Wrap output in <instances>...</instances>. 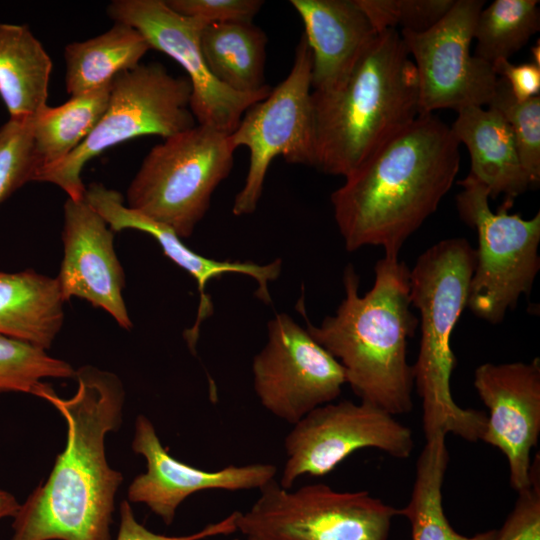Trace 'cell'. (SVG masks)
Here are the masks:
<instances>
[{
    "instance_id": "cell-1",
    "label": "cell",
    "mask_w": 540,
    "mask_h": 540,
    "mask_svg": "<svg viewBox=\"0 0 540 540\" xmlns=\"http://www.w3.org/2000/svg\"><path fill=\"white\" fill-rule=\"evenodd\" d=\"M74 378L72 397L51 386L40 397L64 417L66 446L47 480L20 504L10 540H111L123 477L108 465L104 442L121 425L125 391L117 375L94 366L80 367Z\"/></svg>"
},
{
    "instance_id": "cell-2",
    "label": "cell",
    "mask_w": 540,
    "mask_h": 540,
    "mask_svg": "<svg viewBox=\"0 0 540 540\" xmlns=\"http://www.w3.org/2000/svg\"><path fill=\"white\" fill-rule=\"evenodd\" d=\"M459 146L450 126L421 114L347 176L330 197L346 250L379 246L399 256L454 184Z\"/></svg>"
},
{
    "instance_id": "cell-3",
    "label": "cell",
    "mask_w": 540,
    "mask_h": 540,
    "mask_svg": "<svg viewBox=\"0 0 540 540\" xmlns=\"http://www.w3.org/2000/svg\"><path fill=\"white\" fill-rule=\"evenodd\" d=\"M374 273L372 288L361 296L359 276L349 264L343 274L345 297L319 326L308 319L303 299L296 308L312 338L340 363L354 394L396 416L413 408L407 346L419 319L410 307V269L399 256L384 255Z\"/></svg>"
},
{
    "instance_id": "cell-4",
    "label": "cell",
    "mask_w": 540,
    "mask_h": 540,
    "mask_svg": "<svg viewBox=\"0 0 540 540\" xmlns=\"http://www.w3.org/2000/svg\"><path fill=\"white\" fill-rule=\"evenodd\" d=\"M311 100L315 167L346 178L420 115L416 68L397 29L379 32L347 77Z\"/></svg>"
},
{
    "instance_id": "cell-5",
    "label": "cell",
    "mask_w": 540,
    "mask_h": 540,
    "mask_svg": "<svg viewBox=\"0 0 540 540\" xmlns=\"http://www.w3.org/2000/svg\"><path fill=\"white\" fill-rule=\"evenodd\" d=\"M475 265L476 250L465 238L453 237L429 247L410 269V301L421 331L412 367L425 439L440 432L476 442L485 432L487 414L457 405L450 386L456 365L451 335L467 307Z\"/></svg>"
},
{
    "instance_id": "cell-6",
    "label": "cell",
    "mask_w": 540,
    "mask_h": 540,
    "mask_svg": "<svg viewBox=\"0 0 540 540\" xmlns=\"http://www.w3.org/2000/svg\"><path fill=\"white\" fill-rule=\"evenodd\" d=\"M191 84L159 63L139 64L112 81L107 109L89 136L61 161L41 168L34 181L60 187L84 199L81 172L88 161L122 142L144 135L164 139L196 125L190 110Z\"/></svg>"
},
{
    "instance_id": "cell-7",
    "label": "cell",
    "mask_w": 540,
    "mask_h": 540,
    "mask_svg": "<svg viewBox=\"0 0 540 540\" xmlns=\"http://www.w3.org/2000/svg\"><path fill=\"white\" fill-rule=\"evenodd\" d=\"M234 151L229 135L207 125L168 137L145 156L126 205L188 238L231 173Z\"/></svg>"
},
{
    "instance_id": "cell-8",
    "label": "cell",
    "mask_w": 540,
    "mask_h": 540,
    "mask_svg": "<svg viewBox=\"0 0 540 540\" xmlns=\"http://www.w3.org/2000/svg\"><path fill=\"white\" fill-rule=\"evenodd\" d=\"M458 184L456 209L478 239L467 307L477 318L499 324L522 295L529 296L539 272L540 213L524 219L502 207L493 212L482 184L469 176Z\"/></svg>"
},
{
    "instance_id": "cell-9",
    "label": "cell",
    "mask_w": 540,
    "mask_h": 540,
    "mask_svg": "<svg viewBox=\"0 0 540 540\" xmlns=\"http://www.w3.org/2000/svg\"><path fill=\"white\" fill-rule=\"evenodd\" d=\"M237 531L258 540H389L398 509L368 491H337L324 483L285 489L275 479L259 489Z\"/></svg>"
},
{
    "instance_id": "cell-10",
    "label": "cell",
    "mask_w": 540,
    "mask_h": 540,
    "mask_svg": "<svg viewBox=\"0 0 540 540\" xmlns=\"http://www.w3.org/2000/svg\"><path fill=\"white\" fill-rule=\"evenodd\" d=\"M312 53L304 34L295 48L287 77L243 114L229 135L236 150L249 149V168L235 197V216L255 212L271 162L282 157L289 164L315 167V129L311 100Z\"/></svg>"
},
{
    "instance_id": "cell-11",
    "label": "cell",
    "mask_w": 540,
    "mask_h": 540,
    "mask_svg": "<svg viewBox=\"0 0 540 540\" xmlns=\"http://www.w3.org/2000/svg\"><path fill=\"white\" fill-rule=\"evenodd\" d=\"M483 0H455L450 10L423 32L400 35L417 72L419 111L488 106L498 76L488 62L472 55L471 43Z\"/></svg>"
},
{
    "instance_id": "cell-12",
    "label": "cell",
    "mask_w": 540,
    "mask_h": 540,
    "mask_svg": "<svg viewBox=\"0 0 540 540\" xmlns=\"http://www.w3.org/2000/svg\"><path fill=\"white\" fill-rule=\"evenodd\" d=\"M378 449L397 459L414 449L412 431L395 416L369 403L342 400L321 405L284 439L286 460L280 486L291 489L303 475L323 476L357 450Z\"/></svg>"
},
{
    "instance_id": "cell-13",
    "label": "cell",
    "mask_w": 540,
    "mask_h": 540,
    "mask_svg": "<svg viewBox=\"0 0 540 540\" xmlns=\"http://www.w3.org/2000/svg\"><path fill=\"white\" fill-rule=\"evenodd\" d=\"M254 392L275 417L294 425L333 402L346 384L340 363L288 314L267 324V342L253 357Z\"/></svg>"
},
{
    "instance_id": "cell-14",
    "label": "cell",
    "mask_w": 540,
    "mask_h": 540,
    "mask_svg": "<svg viewBox=\"0 0 540 540\" xmlns=\"http://www.w3.org/2000/svg\"><path fill=\"white\" fill-rule=\"evenodd\" d=\"M107 14L115 23L135 28L151 49L167 54L187 72L192 87L190 110L197 124L230 135L246 110L272 89L239 93L220 83L201 50L200 34L206 25L174 12L164 0H114Z\"/></svg>"
},
{
    "instance_id": "cell-15",
    "label": "cell",
    "mask_w": 540,
    "mask_h": 540,
    "mask_svg": "<svg viewBox=\"0 0 540 540\" xmlns=\"http://www.w3.org/2000/svg\"><path fill=\"white\" fill-rule=\"evenodd\" d=\"M473 385L489 413L481 441L498 448L517 492L531 483V451L540 434V359L479 365Z\"/></svg>"
},
{
    "instance_id": "cell-16",
    "label": "cell",
    "mask_w": 540,
    "mask_h": 540,
    "mask_svg": "<svg viewBox=\"0 0 540 540\" xmlns=\"http://www.w3.org/2000/svg\"><path fill=\"white\" fill-rule=\"evenodd\" d=\"M62 241L64 256L56 279L63 301L82 298L109 313L120 327L131 329L114 231L85 199L65 201Z\"/></svg>"
},
{
    "instance_id": "cell-17",
    "label": "cell",
    "mask_w": 540,
    "mask_h": 540,
    "mask_svg": "<svg viewBox=\"0 0 540 540\" xmlns=\"http://www.w3.org/2000/svg\"><path fill=\"white\" fill-rule=\"evenodd\" d=\"M132 449L146 459L147 469L129 485L128 500L145 504L166 525L173 522L179 505L196 492L259 490L277 473L269 463L229 465L219 470L188 465L167 452L152 422L144 415L135 421Z\"/></svg>"
},
{
    "instance_id": "cell-18",
    "label": "cell",
    "mask_w": 540,
    "mask_h": 540,
    "mask_svg": "<svg viewBox=\"0 0 540 540\" xmlns=\"http://www.w3.org/2000/svg\"><path fill=\"white\" fill-rule=\"evenodd\" d=\"M85 201L106 221L114 232L133 229L151 235L161 246L163 253L180 268L188 272L197 282L199 306L194 326L189 330L188 339L194 341L201 322L213 313V304L206 292L210 280L224 274L247 275L257 283L255 295L260 301L270 304L269 283L281 274L282 261L276 259L267 264L252 261H219L204 257L188 248L182 239L168 226L161 224L124 204L122 194L94 182L86 188Z\"/></svg>"
},
{
    "instance_id": "cell-19",
    "label": "cell",
    "mask_w": 540,
    "mask_h": 540,
    "mask_svg": "<svg viewBox=\"0 0 540 540\" xmlns=\"http://www.w3.org/2000/svg\"><path fill=\"white\" fill-rule=\"evenodd\" d=\"M312 53L311 87L326 91L350 73L378 32L357 0H291Z\"/></svg>"
},
{
    "instance_id": "cell-20",
    "label": "cell",
    "mask_w": 540,
    "mask_h": 540,
    "mask_svg": "<svg viewBox=\"0 0 540 540\" xmlns=\"http://www.w3.org/2000/svg\"><path fill=\"white\" fill-rule=\"evenodd\" d=\"M450 126L470 155L467 176L482 184L489 199L503 196L500 207L509 210L515 199L533 187L519 158L513 132L499 111L471 106L457 111Z\"/></svg>"
},
{
    "instance_id": "cell-21",
    "label": "cell",
    "mask_w": 540,
    "mask_h": 540,
    "mask_svg": "<svg viewBox=\"0 0 540 540\" xmlns=\"http://www.w3.org/2000/svg\"><path fill=\"white\" fill-rule=\"evenodd\" d=\"M63 304L56 278L0 272V334L47 350L62 328Z\"/></svg>"
},
{
    "instance_id": "cell-22",
    "label": "cell",
    "mask_w": 540,
    "mask_h": 540,
    "mask_svg": "<svg viewBox=\"0 0 540 540\" xmlns=\"http://www.w3.org/2000/svg\"><path fill=\"white\" fill-rule=\"evenodd\" d=\"M52 66L28 26L0 23V97L10 119L33 118L47 106Z\"/></svg>"
},
{
    "instance_id": "cell-23",
    "label": "cell",
    "mask_w": 540,
    "mask_h": 540,
    "mask_svg": "<svg viewBox=\"0 0 540 540\" xmlns=\"http://www.w3.org/2000/svg\"><path fill=\"white\" fill-rule=\"evenodd\" d=\"M267 36L253 22H226L205 26L200 45L212 75L239 93L267 88L265 82Z\"/></svg>"
},
{
    "instance_id": "cell-24",
    "label": "cell",
    "mask_w": 540,
    "mask_h": 540,
    "mask_svg": "<svg viewBox=\"0 0 540 540\" xmlns=\"http://www.w3.org/2000/svg\"><path fill=\"white\" fill-rule=\"evenodd\" d=\"M150 49L139 31L123 23H115L86 41L66 45L67 93L72 97L108 85L118 74L137 67Z\"/></svg>"
},
{
    "instance_id": "cell-25",
    "label": "cell",
    "mask_w": 540,
    "mask_h": 540,
    "mask_svg": "<svg viewBox=\"0 0 540 540\" xmlns=\"http://www.w3.org/2000/svg\"><path fill=\"white\" fill-rule=\"evenodd\" d=\"M449 465L446 434L425 439L415 468L410 499L398 509L410 524L411 540H495L498 529L473 536L458 533L449 523L443 508L442 487Z\"/></svg>"
},
{
    "instance_id": "cell-26",
    "label": "cell",
    "mask_w": 540,
    "mask_h": 540,
    "mask_svg": "<svg viewBox=\"0 0 540 540\" xmlns=\"http://www.w3.org/2000/svg\"><path fill=\"white\" fill-rule=\"evenodd\" d=\"M111 84L72 96L60 106H46L34 117L38 170L61 161L89 136L107 109Z\"/></svg>"
},
{
    "instance_id": "cell-27",
    "label": "cell",
    "mask_w": 540,
    "mask_h": 540,
    "mask_svg": "<svg viewBox=\"0 0 540 540\" xmlns=\"http://www.w3.org/2000/svg\"><path fill=\"white\" fill-rule=\"evenodd\" d=\"M537 0H495L478 16L474 56L493 65L509 60L540 29Z\"/></svg>"
},
{
    "instance_id": "cell-28",
    "label": "cell",
    "mask_w": 540,
    "mask_h": 540,
    "mask_svg": "<svg viewBox=\"0 0 540 540\" xmlns=\"http://www.w3.org/2000/svg\"><path fill=\"white\" fill-rule=\"evenodd\" d=\"M66 361L51 357L31 343L0 334V392H23L40 397L50 387L43 379L75 377Z\"/></svg>"
},
{
    "instance_id": "cell-29",
    "label": "cell",
    "mask_w": 540,
    "mask_h": 540,
    "mask_svg": "<svg viewBox=\"0 0 540 540\" xmlns=\"http://www.w3.org/2000/svg\"><path fill=\"white\" fill-rule=\"evenodd\" d=\"M501 113L509 124L519 158L533 187L540 182V96L517 101L502 77H498L495 93L488 104Z\"/></svg>"
},
{
    "instance_id": "cell-30",
    "label": "cell",
    "mask_w": 540,
    "mask_h": 540,
    "mask_svg": "<svg viewBox=\"0 0 540 540\" xmlns=\"http://www.w3.org/2000/svg\"><path fill=\"white\" fill-rule=\"evenodd\" d=\"M33 119H9L0 127V203L34 181L38 161L33 143Z\"/></svg>"
},
{
    "instance_id": "cell-31",
    "label": "cell",
    "mask_w": 540,
    "mask_h": 540,
    "mask_svg": "<svg viewBox=\"0 0 540 540\" xmlns=\"http://www.w3.org/2000/svg\"><path fill=\"white\" fill-rule=\"evenodd\" d=\"M455 0H357L375 30L387 29L423 32L435 25Z\"/></svg>"
},
{
    "instance_id": "cell-32",
    "label": "cell",
    "mask_w": 540,
    "mask_h": 540,
    "mask_svg": "<svg viewBox=\"0 0 540 540\" xmlns=\"http://www.w3.org/2000/svg\"><path fill=\"white\" fill-rule=\"evenodd\" d=\"M495 540H540V461H532L531 483L518 492L513 509L497 531Z\"/></svg>"
},
{
    "instance_id": "cell-33",
    "label": "cell",
    "mask_w": 540,
    "mask_h": 540,
    "mask_svg": "<svg viewBox=\"0 0 540 540\" xmlns=\"http://www.w3.org/2000/svg\"><path fill=\"white\" fill-rule=\"evenodd\" d=\"M174 12L197 19L206 26L226 22H253L261 0H167Z\"/></svg>"
},
{
    "instance_id": "cell-34",
    "label": "cell",
    "mask_w": 540,
    "mask_h": 540,
    "mask_svg": "<svg viewBox=\"0 0 540 540\" xmlns=\"http://www.w3.org/2000/svg\"><path fill=\"white\" fill-rule=\"evenodd\" d=\"M238 511L226 518L206 525L196 533L183 536H167L154 533L140 524L128 501L120 504V526L116 540H202L219 535H229L237 531L236 519Z\"/></svg>"
},
{
    "instance_id": "cell-35",
    "label": "cell",
    "mask_w": 540,
    "mask_h": 540,
    "mask_svg": "<svg viewBox=\"0 0 540 540\" xmlns=\"http://www.w3.org/2000/svg\"><path fill=\"white\" fill-rule=\"evenodd\" d=\"M496 75L507 82L517 101H525L539 95L540 66L533 62L515 65L501 60L492 65Z\"/></svg>"
},
{
    "instance_id": "cell-36",
    "label": "cell",
    "mask_w": 540,
    "mask_h": 540,
    "mask_svg": "<svg viewBox=\"0 0 540 540\" xmlns=\"http://www.w3.org/2000/svg\"><path fill=\"white\" fill-rule=\"evenodd\" d=\"M20 504L9 492L0 490V519L14 517L19 510Z\"/></svg>"
},
{
    "instance_id": "cell-37",
    "label": "cell",
    "mask_w": 540,
    "mask_h": 540,
    "mask_svg": "<svg viewBox=\"0 0 540 540\" xmlns=\"http://www.w3.org/2000/svg\"><path fill=\"white\" fill-rule=\"evenodd\" d=\"M532 62L540 66V45L539 41L531 48Z\"/></svg>"
},
{
    "instance_id": "cell-38",
    "label": "cell",
    "mask_w": 540,
    "mask_h": 540,
    "mask_svg": "<svg viewBox=\"0 0 540 540\" xmlns=\"http://www.w3.org/2000/svg\"><path fill=\"white\" fill-rule=\"evenodd\" d=\"M247 539L246 540H258L256 538H253V537H246Z\"/></svg>"
}]
</instances>
